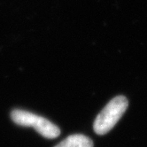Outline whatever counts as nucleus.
I'll use <instances>...</instances> for the list:
<instances>
[{
    "label": "nucleus",
    "instance_id": "f257e3e1",
    "mask_svg": "<svg viewBox=\"0 0 147 147\" xmlns=\"http://www.w3.org/2000/svg\"><path fill=\"white\" fill-rule=\"evenodd\" d=\"M129 106V101L124 96L113 98L98 113L93 125V129L98 135L108 133L121 118Z\"/></svg>",
    "mask_w": 147,
    "mask_h": 147
},
{
    "label": "nucleus",
    "instance_id": "f03ea898",
    "mask_svg": "<svg viewBox=\"0 0 147 147\" xmlns=\"http://www.w3.org/2000/svg\"><path fill=\"white\" fill-rule=\"evenodd\" d=\"M11 119L17 125L34 128L41 136L49 139L56 138L60 134V129L55 124L40 115L25 110L13 109L11 112Z\"/></svg>",
    "mask_w": 147,
    "mask_h": 147
},
{
    "label": "nucleus",
    "instance_id": "7ed1b4c3",
    "mask_svg": "<svg viewBox=\"0 0 147 147\" xmlns=\"http://www.w3.org/2000/svg\"><path fill=\"white\" fill-rule=\"evenodd\" d=\"M55 147H93V142L84 135L76 134L67 136Z\"/></svg>",
    "mask_w": 147,
    "mask_h": 147
}]
</instances>
